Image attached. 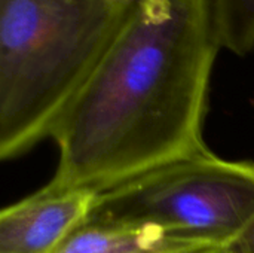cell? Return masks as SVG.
<instances>
[{"label":"cell","mask_w":254,"mask_h":253,"mask_svg":"<svg viewBox=\"0 0 254 253\" xmlns=\"http://www.w3.org/2000/svg\"><path fill=\"white\" fill-rule=\"evenodd\" d=\"M220 48L211 0H137L52 133V180L101 192L210 151Z\"/></svg>","instance_id":"obj_1"},{"label":"cell","mask_w":254,"mask_h":253,"mask_svg":"<svg viewBox=\"0 0 254 253\" xmlns=\"http://www.w3.org/2000/svg\"><path fill=\"white\" fill-rule=\"evenodd\" d=\"M132 7L109 0H0V157L52 133Z\"/></svg>","instance_id":"obj_2"},{"label":"cell","mask_w":254,"mask_h":253,"mask_svg":"<svg viewBox=\"0 0 254 253\" xmlns=\"http://www.w3.org/2000/svg\"><path fill=\"white\" fill-rule=\"evenodd\" d=\"M88 219L152 225L231 249L254 221V161L211 151L176 160L101 191Z\"/></svg>","instance_id":"obj_3"},{"label":"cell","mask_w":254,"mask_h":253,"mask_svg":"<svg viewBox=\"0 0 254 253\" xmlns=\"http://www.w3.org/2000/svg\"><path fill=\"white\" fill-rule=\"evenodd\" d=\"M100 192L51 180L0 213V253H54L92 212Z\"/></svg>","instance_id":"obj_4"},{"label":"cell","mask_w":254,"mask_h":253,"mask_svg":"<svg viewBox=\"0 0 254 253\" xmlns=\"http://www.w3.org/2000/svg\"><path fill=\"white\" fill-rule=\"evenodd\" d=\"M208 249L152 225L86 219L54 253H199Z\"/></svg>","instance_id":"obj_5"},{"label":"cell","mask_w":254,"mask_h":253,"mask_svg":"<svg viewBox=\"0 0 254 253\" xmlns=\"http://www.w3.org/2000/svg\"><path fill=\"white\" fill-rule=\"evenodd\" d=\"M222 48L246 55L254 49V0H211Z\"/></svg>","instance_id":"obj_6"},{"label":"cell","mask_w":254,"mask_h":253,"mask_svg":"<svg viewBox=\"0 0 254 253\" xmlns=\"http://www.w3.org/2000/svg\"><path fill=\"white\" fill-rule=\"evenodd\" d=\"M231 249L237 253H254V221Z\"/></svg>","instance_id":"obj_7"},{"label":"cell","mask_w":254,"mask_h":253,"mask_svg":"<svg viewBox=\"0 0 254 253\" xmlns=\"http://www.w3.org/2000/svg\"><path fill=\"white\" fill-rule=\"evenodd\" d=\"M109 1L113 4L122 6V7H132L137 3V0H109Z\"/></svg>","instance_id":"obj_8"},{"label":"cell","mask_w":254,"mask_h":253,"mask_svg":"<svg viewBox=\"0 0 254 253\" xmlns=\"http://www.w3.org/2000/svg\"><path fill=\"white\" fill-rule=\"evenodd\" d=\"M199 253H237L234 249H208Z\"/></svg>","instance_id":"obj_9"}]
</instances>
